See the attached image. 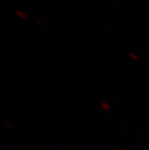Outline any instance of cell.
Instances as JSON below:
<instances>
[]
</instances>
